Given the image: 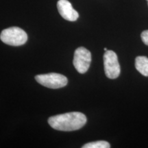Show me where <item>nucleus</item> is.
<instances>
[{"instance_id": "20e7f679", "label": "nucleus", "mask_w": 148, "mask_h": 148, "mask_svg": "<svg viewBox=\"0 0 148 148\" xmlns=\"http://www.w3.org/2000/svg\"><path fill=\"white\" fill-rule=\"evenodd\" d=\"M104 71L107 77L116 79L119 77L121 69L118 61L117 56L113 51L107 50L103 55Z\"/></svg>"}, {"instance_id": "423d86ee", "label": "nucleus", "mask_w": 148, "mask_h": 148, "mask_svg": "<svg viewBox=\"0 0 148 148\" xmlns=\"http://www.w3.org/2000/svg\"><path fill=\"white\" fill-rule=\"evenodd\" d=\"M57 8L62 17L67 21H75L79 17L78 12L74 10L71 3L67 0H59Z\"/></svg>"}, {"instance_id": "6e6552de", "label": "nucleus", "mask_w": 148, "mask_h": 148, "mask_svg": "<svg viewBox=\"0 0 148 148\" xmlns=\"http://www.w3.org/2000/svg\"><path fill=\"white\" fill-rule=\"evenodd\" d=\"M110 145L109 143L105 140H98V141L91 142L85 144L82 148H109Z\"/></svg>"}, {"instance_id": "f03ea898", "label": "nucleus", "mask_w": 148, "mask_h": 148, "mask_svg": "<svg viewBox=\"0 0 148 148\" xmlns=\"http://www.w3.org/2000/svg\"><path fill=\"white\" fill-rule=\"evenodd\" d=\"M0 39L7 45L20 46L26 42L27 35L20 27H11L3 29L0 34Z\"/></svg>"}, {"instance_id": "f257e3e1", "label": "nucleus", "mask_w": 148, "mask_h": 148, "mask_svg": "<svg viewBox=\"0 0 148 148\" xmlns=\"http://www.w3.org/2000/svg\"><path fill=\"white\" fill-rule=\"evenodd\" d=\"M86 121V116L82 112H71L51 116L48 119V123L57 130L73 131L82 127Z\"/></svg>"}, {"instance_id": "0eeeda50", "label": "nucleus", "mask_w": 148, "mask_h": 148, "mask_svg": "<svg viewBox=\"0 0 148 148\" xmlns=\"http://www.w3.org/2000/svg\"><path fill=\"white\" fill-rule=\"evenodd\" d=\"M135 67L140 74L148 76V58L146 56H138L135 59Z\"/></svg>"}, {"instance_id": "7ed1b4c3", "label": "nucleus", "mask_w": 148, "mask_h": 148, "mask_svg": "<svg viewBox=\"0 0 148 148\" xmlns=\"http://www.w3.org/2000/svg\"><path fill=\"white\" fill-rule=\"evenodd\" d=\"M35 79L40 84L53 89L64 87L68 82L66 77L62 74L56 73L40 74L35 76Z\"/></svg>"}, {"instance_id": "9b49d317", "label": "nucleus", "mask_w": 148, "mask_h": 148, "mask_svg": "<svg viewBox=\"0 0 148 148\" xmlns=\"http://www.w3.org/2000/svg\"><path fill=\"white\" fill-rule=\"evenodd\" d=\"M147 3H148V0H147Z\"/></svg>"}, {"instance_id": "39448f33", "label": "nucleus", "mask_w": 148, "mask_h": 148, "mask_svg": "<svg viewBox=\"0 0 148 148\" xmlns=\"http://www.w3.org/2000/svg\"><path fill=\"white\" fill-rule=\"evenodd\" d=\"M73 65L79 73H84L89 69L91 63V53L85 47L77 48L74 53Z\"/></svg>"}, {"instance_id": "9d476101", "label": "nucleus", "mask_w": 148, "mask_h": 148, "mask_svg": "<svg viewBox=\"0 0 148 148\" xmlns=\"http://www.w3.org/2000/svg\"><path fill=\"white\" fill-rule=\"evenodd\" d=\"M104 51H107V48H104Z\"/></svg>"}, {"instance_id": "1a4fd4ad", "label": "nucleus", "mask_w": 148, "mask_h": 148, "mask_svg": "<svg viewBox=\"0 0 148 148\" xmlns=\"http://www.w3.org/2000/svg\"><path fill=\"white\" fill-rule=\"evenodd\" d=\"M141 39L146 45L148 46V30H145L141 33L140 35Z\"/></svg>"}]
</instances>
